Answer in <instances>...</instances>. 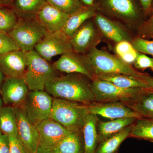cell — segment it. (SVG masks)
<instances>
[{
  "mask_svg": "<svg viewBox=\"0 0 153 153\" xmlns=\"http://www.w3.org/2000/svg\"><path fill=\"white\" fill-rule=\"evenodd\" d=\"M91 79L83 74L70 73L54 76L48 80L45 90L54 98L85 105L95 102Z\"/></svg>",
  "mask_w": 153,
  "mask_h": 153,
  "instance_id": "cell-1",
  "label": "cell"
},
{
  "mask_svg": "<svg viewBox=\"0 0 153 153\" xmlns=\"http://www.w3.org/2000/svg\"><path fill=\"white\" fill-rule=\"evenodd\" d=\"M48 33L40 24L36 14L19 13L18 22L13 30L8 33L22 52L34 50Z\"/></svg>",
  "mask_w": 153,
  "mask_h": 153,
  "instance_id": "cell-2",
  "label": "cell"
},
{
  "mask_svg": "<svg viewBox=\"0 0 153 153\" xmlns=\"http://www.w3.org/2000/svg\"><path fill=\"white\" fill-rule=\"evenodd\" d=\"M88 114L87 105L53 98L50 118L68 131H82Z\"/></svg>",
  "mask_w": 153,
  "mask_h": 153,
  "instance_id": "cell-3",
  "label": "cell"
},
{
  "mask_svg": "<svg viewBox=\"0 0 153 153\" xmlns=\"http://www.w3.org/2000/svg\"><path fill=\"white\" fill-rule=\"evenodd\" d=\"M87 55L95 75L102 74H121L134 76L142 81L146 73L140 72L131 65L123 61L117 55L96 47Z\"/></svg>",
  "mask_w": 153,
  "mask_h": 153,
  "instance_id": "cell-4",
  "label": "cell"
},
{
  "mask_svg": "<svg viewBox=\"0 0 153 153\" xmlns=\"http://www.w3.org/2000/svg\"><path fill=\"white\" fill-rule=\"evenodd\" d=\"M97 12L126 23H142L145 18L138 0H95Z\"/></svg>",
  "mask_w": 153,
  "mask_h": 153,
  "instance_id": "cell-5",
  "label": "cell"
},
{
  "mask_svg": "<svg viewBox=\"0 0 153 153\" xmlns=\"http://www.w3.org/2000/svg\"><path fill=\"white\" fill-rule=\"evenodd\" d=\"M91 86L97 102H121L127 105L149 88H122L111 82L95 77Z\"/></svg>",
  "mask_w": 153,
  "mask_h": 153,
  "instance_id": "cell-6",
  "label": "cell"
},
{
  "mask_svg": "<svg viewBox=\"0 0 153 153\" xmlns=\"http://www.w3.org/2000/svg\"><path fill=\"white\" fill-rule=\"evenodd\" d=\"M28 66L25 79L30 91L45 90L49 79L57 76V71L35 50L26 52Z\"/></svg>",
  "mask_w": 153,
  "mask_h": 153,
  "instance_id": "cell-7",
  "label": "cell"
},
{
  "mask_svg": "<svg viewBox=\"0 0 153 153\" xmlns=\"http://www.w3.org/2000/svg\"><path fill=\"white\" fill-rule=\"evenodd\" d=\"M53 98L44 90L30 91L23 107L30 121L37 126L50 118Z\"/></svg>",
  "mask_w": 153,
  "mask_h": 153,
  "instance_id": "cell-8",
  "label": "cell"
},
{
  "mask_svg": "<svg viewBox=\"0 0 153 153\" xmlns=\"http://www.w3.org/2000/svg\"><path fill=\"white\" fill-rule=\"evenodd\" d=\"M34 50L48 61H50L52 57L57 55L73 51L70 37L62 30L47 33L43 39L37 44Z\"/></svg>",
  "mask_w": 153,
  "mask_h": 153,
  "instance_id": "cell-9",
  "label": "cell"
},
{
  "mask_svg": "<svg viewBox=\"0 0 153 153\" xmlns=\"http://www.w3.org/2000/svg\"><path fill=\"white\" fill-rule=\"evenodd\" d=\"M57 71L67 74L78 73L85 75L91 80L95 77L93 68L86 54L72 51L61 55L52 64Z\"/></svg>",
  "mask_w": 153,
  "mask_h": 153,
  "instance_id": "cell-10",
  "label": "cell"
},
{
  "mask_svg": "<svg viewBox=\"0 0 153 153\" xmlns=\"http://www.w3.org/2000/svg\"><path fill=\"white\" fill-rule=\"evenodd\" d=\"M91 19L86 21L70 37V42L74 52L87 54L101 41L99 30L96 27L94 20Z\"/></svg>",
  "mask_w": 153,
  "mask_h": 153,
  "instance_id": "cell-11",
  "label": "cell"
},
{
  "mask_svg": "<svg viewBox=\"0 0 153 153\" xmlns=\"http://www.w3.org/2000/svg\"><path fill=\"white\" fill-rule=\"evenodd\" d=\"M36 127L39 136L37 153L41 151L54 149L70 132L50 118L43 121Z\"/></svg>",
  "mask_w": 153,
  "mask_h": 153,
  "instance_id": "cell-12",
  "label": "cell"
},
{
  "mask_svg": "<svg viewBox=\"0 0 153 153\" xmlns=\"http://www.w3.org/2000/svg\"><path fill=\"white\" fill-rule=\"evenodd\" d=\"M17 120L18 137L29 153H37L39 133L29 119L23 107L14 108Z\"/></svg>",
  "mask_w": 153,
  "mask_h": 153,
  "instance_id": "cell-13",
  "label": "cell"
},
{
  "mask_svg": "<svg viewBox=\"0 0 153 153\" xmlns=\"http://www.w3.org/2000/svg\"><path fill=\"white\" fill-rule=\"evenodd\" d=\"M87 105L88 113L112 120L123 117L143 118L139 114L121 102H94Z\"/></svg>",
  "mask_w": 153,
  "mask_h": 153,
  "instance_id": "cell-14",
  "label": "cell"
},
{
  "mask_svg": "<svg viewBox=\"0 0 153 153\" xmlns=\"http://www.w3.org/2000/svg\"><path fill=\"white\" fill-rule=\"evenodd\" d=\"M30 90L24 78L6 77L1 88L4 103L13 107H23Z\"/></svg>",
  "mask_w": 153,
  "mask_h": 153,
  "instance_id": "cell-15",
  "label": "cell"
},
{
  "mask_svg": "<svg viewBox=\"0 0 153 153\" xmlns=\"http://www.w3.org/2000/svg\"><path fill=\"white\" fill-rule=\"evenodd\" d=\"M28 63L26 53L13 51L0 57V70L7 78L25 79Z\"/></svg>",
  "mask_w": 153,
  "mask_h": 153,
  "instance_id": "cell-16",
  "label": "cell"
},
{
  "mask_svg": "<svg viewBox=\"0 0 153 153\" xmlns=\"http://www.w3.org/2000/svg\"><path fill=\"white\" fill-rule=\"evenodd\" d=\"M40 24L49 33L62 30L69 15L45 1L36 14Z\"/></svg>",
  "mask_w": 153,
  "mask_h": 153,
  "instance_id": "cell-17",
  "label": "cell"
},
{
  "mask_svg": "<svg viewBox=\"0 0 153 153\" xmlns=\"http://www.w3.org/2000/svg\"><path fill=\"white\" fill-rule=\"evenodd\" d=\"M93 18L100 32L108 39L116 44L121 41H130L129 34L116 22L97 12Z\"/></svg>",
  "mask_w": 153,
  "mask_h": 153,
  "instance_id": "cell-18",
  "label": "cell"
},
{
  "mask_svg": "<svg viewBox=\"0 0 153 153\" xmlns=\"http://www.w3.org/2000/svg\"><path fill=\"white\" fill-rule=\"evenodd\" d=\"M96 13L95 6H82L76 12L69 15L62 31L68 37H71L86 21L93 18Z\"/></svg>",
  "mask_w": 153,
  "mask_h": 153,
  "instance_id": "cell-19",
  "label": "cell"
},
{
  "mask_svg": "<svg viewBox=\"0 0 153 153\" xmlns=\"http://www.w3.org/2000/svg\"><path fill=\"white\" fill-rule=\"evenodd\" d=\"M137 119L136 118L129 117L116 119L107 122L99 121L97 125L98 143L132 124Z\"/></svg>",
  "mask_w": 153,
  "mask_h": 153,
  "instance_id": "cell-20",
  "label": "cell"
},
{
  "mask_svg": "<svg viewBox=\"0 0 153 153\" xmlns=\"http://www.w3.org/2000/svg\"><path fill=\"white\" fill-rule=\"evenodd\" d=\"M99 118L96 115H88L82 129L85 153H95L98 144L97 125Z\"/></svg>",
  "mask_w": 153,
  "mask_h": 153,
  "instance_id": "cell-21",
  "label": "cell"
},
{
  "mask_svg": "<svg viewBox=\"0 0 153 153\" xmlns=\"http://www.w3.org/2000/svg\"><path fill=\"white\" fill-rule=\"evenodd\" d=\"M53 150L56 153H85L82 131L70 132Z\"/></svg>",
  "mask_w": 153,
  "mask_h": 153,
  "instance_id": "cell-22",
  "label": "cell"
},
{
  "mask_svg": "<svg viewBox=\"0 0 153 153\" xmlns=\"http://www.w3.org/2000/svg\"><path fill=\"white\" fill-rule=\"evenodd\" d=\"M143 118L153 120V91L149 88L126 105Z\"/></svg>",
  "mask_w": 153,
  "mask_h": 153,
  "instance_id": "cell-23",
  "label": "cell"
},
{
  "mask_svg": "<svg viewBox=\"0 0 153 153\" xmlns=\"http://www.w3.org/2000/svg\"><path fill=\"white\" fill-rule=\"evenodd\" d=\"M132 124L99 143L95 153H117L122 143L129 137Z\"/></svg>",
  "mask_w": 153,
  "mask_h": 153,
  "instance_id": "cell-24",
  "label": "cell"
},
{
  "mask_svg": "<svg viewBox=\"0 0 153 153\" xmlns=\"http://www.w3.org/2000/svg\"><path fill=\"white\" fill-rule=\"evenodd\" d=\"M95 77L108 81L122 88H150L144 82L134 76L121 74H102L95 75Z\"/></svg>",
  "mask_w": 153,
  "mask_h": 153,
  "instance_id": "cell-25",
  "label": "cell"
},
{
  "mask_svg": "<svg viewBox=\"0 0 153 153\" xmlns=\"http://www.w3.org/2000/svg\"><path fill=\"white\" fill-rule=\"evenodd\" d=\"M0 131L8 136L18 137L16 117L13 106L3 107L0 111Z\"/></svg>",
  "mask_w": 153,
  "mask_h": 153,
  "instance_id": "cell-26",
  "label": "cell"
},
{
  "mask_svg": "<svg viewBox=\"0 0 153 153\" xmlns=\"http://www.w3.org/2000/svg\"><path fill=\"white\" fill-rule=\"evenodd\" d=\"M129 137L153 142V120L146 118L137 119L133 124Z\"/></svg>",
  "mask_w": 153,
  "mask_h": 153,
  "instance_id": "cell-27",
  "label": "cell"
},
{
  "mask_svg": "<svg viewBox=\"0 0 153 153\" xmlns=\"http://www.w3.org/2000/svg\"><path fill=\"white\" fill-rule=\"evenodd\" d=\"M19 13L10 7H0V31L9 33L16 25Z\"/></svg>",
  "mask_w": 153,
  "mask_h": 153,
  "instance_id": "cell-28",
  "label": "cell"
},
{
  "mask_svg": "<svg viewBox=\"0 0 153 153\" xmlns=\"http://www.w3.org/2000/svg\"><path fill=\"white\" fill-rule=\"evenodd\" d=\"M46 0H14L11 8L22 14H36Z\"/></svg>",
  "mask_w": 153,
  "mask_h": 153,
  "instance_id": "cell-29",
  "label": "cell"
},
{
  "mask_svg": "<svg viewBox=\"0 0 153 153\" xmlns=\"http://www.w3.org/2000/svg\"><path fill=\"white\" fill-rule=\"evenodd\" d=\"M55 7L70 15L80 9L82 6L80 0H46Z\"/></svg>",
  "mask_w": 153,
  "mask_h": 153,
  "instance_id": "cell-30",
  "label": "cell"
},
{
  "mask_svg": "<svg viewBox=\"0 0 153 153\" xmlns=\"http://www.w3.org/2000/svg\"><path fill=\"white\" fill-rule=\"evenodd\" d=\"M19 50L18 45L10 35L0 31V57L9 52Z\"/></svg>",
  "mask_w": 153,
  "mask_h": 153,
  "instance_id": "cell-31",
  "label": "cell"
},
{
  "mask_svg": "<svg viewBox=\"0 0 153 153\" xmlns=\"http://www.w3.org/2000/svg\"><path fill=\"white\" fill-rule=\"evenodd\" d=\"M131 43L138 52L153 56V39L149 40L140 37H137L134 38Z\"/></svg>",
  "mask_w": 153,
  "mask_h": 153,
  "instance_id": "cell-32",
  "label": "cell"
},
{
  "mask_svg": "<svg viewBox=\"0 0 153 153\" xmlns=\"http://www.w3.org/2000/svg\"><path fill=\"white\" fill-rule=\"evenodd\" d=\"M149 19L143 21L139 28L140 37L151 38L153 39V10Z\"/></svg>",
  "mask_w": 153,
  "mask_h": 153,
  "instance_id": "cell-33",
  "label": "cell"
},
{
  "mask_svg": "<svg viewBox=\"0 0 153 153\" xmlns=\"http://www.w3.org/2000/svg\"><path fill=\"white\" fill-rule=\"evenodd\" d=\"M153 63V58L148 57L143 53L138 52L137 56L134 64L136 68L144 71L147 68H151Z\"/></svg>",
  "mask_w": 153,
  "mask_h": 153,
  "instance_id": "cell-34",
  "label": "cell"
},
{
  "mask_svg": "<svg viewBox=\"0 0 153 153\" xmlns=\"http://www.w3.org/2000/svg\"><path fill=\"white\" fill-rule=\"evenodd\" d=\"M135 49L131 43L129 41H123L117 43L115 47L114 51L117 56L119 57L129 53Z\"/></svg>",
  "mask_w": 153,
  "mask_h": 153,
  "instance_id": "cell-35",
  "label": "cell"
},
{
  "mask_svg": "<svg viewBox=\"0 0 153 153\" xmlns=\"http://www.w3.org/2000/svg\"><path fill=\"white\" fill-rule=\"evenodd\" d=\"M8 137L10 144V153H29L18 137Z\"/></svg>",
  "mask_w": 153,
  "mask_h": 153,
  "instance_id": "cell-36",
  "label": "cell"
},
{
  "mask_svg": "<svg viewBox=\"0 0 153 153\" xmlns=\"http://www.w3.org/2000/svg\"><path fill=\"white\" fill-rule=\"evenodd\" d=\"M9 137L0 131V153H10Z\"/></svg>",
  "mask_w": 153,
  "mask_h": 153,
  "instance_id": "cell-37",
  "label": "cell"
},
{
  "mask_svg": "<svg viewBox=\"0 0 153 153\" xmlns=\"http://www.w3.org/2000/svg\"><path fill=\"white\" fill-rule=\"evenodd\" d=\"M139 2L144 17L150 16L153 10V0H138Z\"/></svg>",
  "mask_w": 153,
  "mask_h": 153,
  "instance_id": "cell-38",
  "label": "cell"
},
{
  "mask_svg": "<svg viewBox=\"0 0 153 153\" xmlns=\"http://www.w3.org/2000/svg\"><path fill=\"white\" fill-rule=\"evenodd\" d=\"M143 81L149 86L150 88L153 91V76L146 73V75L143 79Z\"/></svg>",
  "mask_w": 153,
  "mask_h": 153,
  "instance_id": "cell-39",
  "label": "cell"
},
{
  "mask_svg": "<svg viewBox=\"0 0 153 153\" xmlns=\"http://www.w3.org/2000/svg\"><path fill=\"white\" fill-rule=\"evenodd\" d=\"M14 0H0V7H11Z\"/></svg>",
  "mask_w": 153,
  "mask_h": 153,
  "instance_id": "cell-40",
  "label": "cell"
},
{
  "mask_svg": "<svg viewBox=\"0 0 153 153\" xmlns=\"http://www.w3.org/2000/svg\"><path fill=\"white\" fill-rule=\"evenodd\" d=\"M83 5L94 6L95 0H80Z\"/></svg>",
  "mask_w": 153,
  "mask_h": 153,
  "instance_id": "cell-41",
  "label": "cell"
},
{
  "mask_svg": "<svg viewBox=\"0 0 153 153\" xmlns=\"http://www.w3.org/2000/svg\"><path fill=\"white\" fill-rule=\"evenodd\" d=\"M6 78L5 75L3 73L2 71L0 70V94H1V88Z\"/></svg>",
  "mask_w": 153,
  "mask_h": 153,
  "instance_id": "cell-42",
  "label": "cell"
},
{
  "mask_svg": "<svg viewBox=\"0 0 153 153\" xmlns=\"http://www.w3.org/2000/svg\"><path fill=\"white\" fill-rule=\"evenodd\" d=\"M38 153H56V152L53 150H44L41 151Z\"/></svg>",
  "mask_w": 153,
  "mask_h": 153,
  "instance_id": "cell-43",
  "label": "cell"
},
{
  "mask_svg": "<svg viewBox=\"0 0 153 153\" xmlns=\"http://www.w3.org/2000/svg\"><path fill=\"white\" fill-rule=\"evenodd\" d=\"M3 103H4V102H3L2 98V97H1V96L0 95V111L3 107Z\"/></svg>",
  "mask_w": 153,
  "mask_h": 153,
  "instance_id": "cell-44",
  "label": "cell"
},
{
  "mask_svg": "<svg viewBox=\"0 0 153 153\" xmlns=\"http://www.w3.org/2000/svg\"><path fill=\"white\" fill-rule=\"evenodd\" d=\"M151 69H152V71H153V63L152 66V68H151Z\"/></svg>",
  "mask_w": 153,
  "mask_h": 153,
  "instance_id": "cell-45",
  "label": "cell"
}]
</instances>
